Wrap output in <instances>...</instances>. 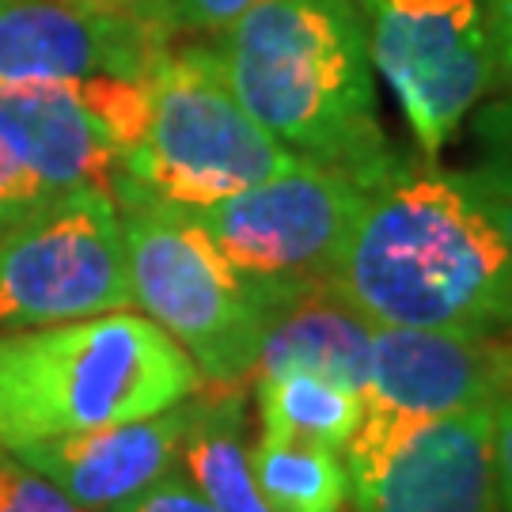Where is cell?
I'll return each mask as SVG.
<instances>
[{"instance_id": "6da1fadb", "label": "cell", "mask_w": 512, "mask_h": 512, "mask_svg": "<svg viewBox=\"0 0 512 512\" xmlns=\"http://www.w3.org/2000/svg\"><path fill=\"white\" fill-rule=\"evenodd\" d=\"M372 330L512 338V251L459 171L391 156L327 281Z\"/></svg>"}, {"instance_id": "7a4b0ae2", "label": "cell", "mask_w": 512, "mask_h": 512, "mask_svg": "<svg viewBox=\"0 0 512 512\" xmlns=\"http://www.w3.org/2000/svg\"><path fill=\"white\" fill-rule=\"evenodd\" d=\"M213 50L243 110L293 156L357 183L395 156L357 0H258Z\"/></svg>"}, {"instance_id": "3957f363", "label": "cell", "mask_w": 512, "mask_h": 512, "mask_svg": "<svg viewBox=\"0 0 512 512\" xmlns=\"http://www.w3.org/2000/svg\"><path fill=\"white\" fill-rule=\"evenodd\" d=\"M198 387L186 349L148 315L0 330V448L152 418Z\"/></svg>"}, {"instance_id": "277c9868", "label": "cell", "mask_w": 512, "mask_h": 512, "mask_svg": "<svg viewBox=\"0 0 512 512\" xmlns=\"http://www.w3.org/2000/svg\"><path fill=\"white\" fill-rule=\"evenodd\" d=\"M243 110L213 46L167 50L148 73V122L114 179V202L205 209L296 164Z\"/></svg>"}, {"instance_id": "5b68a950", "label": "cell", "mask_w": 512, "mask_h": 512, "mask_svg": "<svg viewBox=\"0 0 512 512\" xmlns=\"http://www.w3.org/2000/svg\"><path fill=\"white\" fill-rule=\"evenodd\" d=\"M118 213L133 304L186 349L202 387L251 384L274 296L236 274L183 209L126 198Z\"/></svg>"}, {"instance_id": "8992f818", "label": "cell", "mask_w": 512, "mask_h": 512, "mask_svg": "<svg viewBox=\"0 0 512 512\" xmlns=\"http://www.w3.org/2000/svg\"><path fill=\"white\" fill-rule=\"evenodd\" d=\"M129 308L126 232L107 190H54L0 213V330Z\"/></svg>"}, {"instance_id": "52a82bcc", "label": "cell", "mask_w": 512, "mask_h": 512, "mask_svg": "<svg viewBox=\"0 0 512 512\" xmlns=\"http://www.w3.org/2000/svg\"><path fill=\"white\" fill-rule=\"evenodd\" d=\"M368 57L437 164L463 122L501 88V0H357Z\"/></svg>"}, {"instance_id": "ba28073f", "label": "cell", "mask_w": 512, "mask_h": 512, "mask_svg": "<svg viewBox=\"0 0 512 512\" xmlns=\"http://www.w3.org/2000/svg\"><path fill=\"white\" fill-rule=\"evenodd\" d=\"M361 194L365 183L346 171L296 160L266 183L247 186L217 205L190 209V220L236 274L281 304L330 281L361 209Z\"/></svg>"}, {"instance_id": "9c48e42d", "label": "cell", "mask_w": 512, "mask_h": 512, "mask_svg": "<svg viewBox=\"0 0 512 512\" xmlns=\"http://www.w3.org/2000/svg\"><path fill=\"white\" fill-rule=\"evenodd\" d=\"M512 395V338L448 330H372L365 418L346 444V478L380 459L437 418Z\"/></svg>"}, {"instance_id": "30bf717a", "label": "cell", "mask_w": 512, "mask_h": 512, "mask_svg": "<svg viewBox=\"0 0 512 512\" xmlns=\"http://www.w3.org/2000/svg\"><path fill=\"white\" fill-rule=\"evenodd\" d=\"M171 31L80 0H0V84L148 76Z\"/></svg>"}, {"instance_id": "8fae6325", "label": "cell", "mask_w": 512, "mask_h": 512, "mask_svg": "<svg viewBox=\"0 0 512 512\" xmlns=\"http://www.w3.org/2000/svg\"><path fill=\"white\" fill-rule=\"evenodd\" d=\"M353 512H501L494 403L414 429L365 475L349 478Z\"/></svg>"}, {"instance_id": "7c38bea8", "label": "cell", "mask_w": 512, "mask_h": 512, "mask_svg": "<svg viewBox=\"0 0 512 512\" xmlns=\"http://www.w3.org/2000/svg\"><path fill=\"white\" fill-rule=\"evenodd\" d=\"M190 418H194V395L152 418L31 440L8 452H16L27 467L50 478L80 509L110 512L179 467V448Z\"/></svg>"}, {"instance_id": "4fadbf2b", "label": "cell", "mask_w": 512, "mask_h": 512, "mask_svg": "<svg viewBox=\"0 0 512 512\" xmlns=\"http://www.w3.org/2000/svg\"><path fill=\"white\" fill-rule=\"evenodd\" d=\"M0 129L46 194L107 190L114 198L122 152L114 148L107 129L84 110L69 84H0Z\"/></svg>"}, {"instance_id": "5bb4252c", "label": "cell", "mask_w": 512, "mask_h": 512, "mask_svg": "<svg viewBox=\"0 0 512 512\" xmlns=\"http://www.w3.org/2000/svg\"><path fill=\"white\" fill-rule=\"evenodd\" d=\"M372 327L330 285H315L281 300L258 346V376L319 372L327 380L365 391Z\"/></svg>"}, {"instance_id": "9a60e30c", "label": "cell", "mask_w": 512, "mask_h": 512, "mask_svg": "<svg viewBox=\"0 0 512 512\" xmlns=\"http://www.w3.org/2000/svg\"><path fill=\"white\" fill-rule=\"evenodd\" d=\"M194 391V418L179 448V475L217 512H274L251 475L243 440V387Z\"/></svg>"}, {"instance_id": "2e32d148", "label": "cell", "mask_w": 512, "mask_h": 512, "mask_svg": "<svg viewBox=\"0 0 512 512\" xmlns=\"http://www.w3.org/2000/svg\"><path fill=\"white\" fill-rule=\"evenodd\" d=\"M262 437L304 440L330 452H346L365 418L361 391L319 372H281L255 380Z\"/></svg>"}, {"instance_id": "e0dca14e", "label": "cell", "mask_w": 512, "mask_h": 512, "mask_svg": "<svg viewBox=\"0 0 512 512\" xmlns=\"http://www.w3.org/2000/svg\"><path fill=\"white\" fill-rule=\"evenodd\" d=\"M251 475L274 512H342L349 478L342 452L258 433Z\"/></svg>"}, {"instance_id": "ac0fdd59", "label": "cell", "mask_w": 512, "mask_h": 512, "mask_svg": "<svg viewBox=\"0 0 512 512\" xmlns=\"http://www.w3.org/2000/svg\"><path fill=\"white\" fill-rule=\"evenodd\" d=\"M471 118H475V160L459 175L482 202V209L494 217L497 232L512 251V95L486 103Z\"/></svg>"}, {"instance_id": "d6986e66", "label": "cell", "mask_w": 512, "mask_h": 512, "mask_svg": "<svg viewBox=\"0 0 512 512\" xmlns=\"http://www.w3.org/2000/svg\"><path fill=\"white\" fill-rule=\"evenodd\" d=\"M0 512H88L61 494L46 475L27 467L16 452L0 448Z\"/></svg>"}, {"instance_id": "ffe728a7", "label": "cell", "mask_w": 512, "mask_h": 512, "mask_svg": "<svg viewBox=\"0 0 512 512\" xmlns=\"http://www.w3.org/2000/svg\"><path fill=\"white\" fill-rule=\"evenodd\" d=\"M258 0H164V27L171 35H220Z\"/></svg>"}, {"instance_id": "44dd1931", "label": "cell", "mask_w": 512, "mask_h": 512, "mask_svg": "<svg viewBox=\"0 0 512 512\" xmlns=\"http://www.w3.org/2000/svg\"><path fill=\"white\" fill-rule=\"evenodd\" d=\"M110 512H217V509H213V505L179 475V467H175L171 475L145 486L141 494L126 497L122 505H114Z\"/></svg>"}, {"instance_id": "7402d4cb", "label": "cell", "mask_w": 512, "mask_h": 512, "mask_svg": "<svg viewBox=\"0 0 512 512\" xmlns=\"http://www.w3.org/2000/svg\"><path fill=\"white\" fill-rule=\"evenodd\" d=\"M38 194H46V190H42L35 175L23 167V160L16 156V148L8 145V137H4V129H0V213L19 202H31Z\"/></svg>"}, {"instance_id": "603a6c76", "label": "cell", "mask_w": 512, "mask_h": 512, "mask_svg": "<svg viewBox=\"0 0 512 512\" xmlns=\"http://www.w3.org/2000/svg\"><path fill=\"white\" fill-rule=\"evenodd\" d=\"M494 475L501 512H512V395L494 403Z\"/></svg>"}, {"instance_id": "cb8c5ba5", "label": "cell", "mask_w": 512, "mask_h": 512, "mask_svg": "<svg viewBox=\"0 0 512 512\" xmlns=\"http://www.w3.org/2000/svg\"><path fill=\"white\" fill-rule=\"evenodd\" d=\"M80 4H92V8H103V12H122V16L148 19V23H160V27H164V0H80Z\"/></svg>"}, {"instance_id": "d4e9b609", "label": "cell", "mask_w": 512, "mask_h": 512, "mask_svg": "<svg viewBox=\"0 0 512 512\" xmlns=\"http://www.w3.org/2000/svg\"><path fill=\"white\" fill-rule=\"evenodd\" d=\"M501 84L512 95V0H501Z\"/></svg>"}]
</instances>
